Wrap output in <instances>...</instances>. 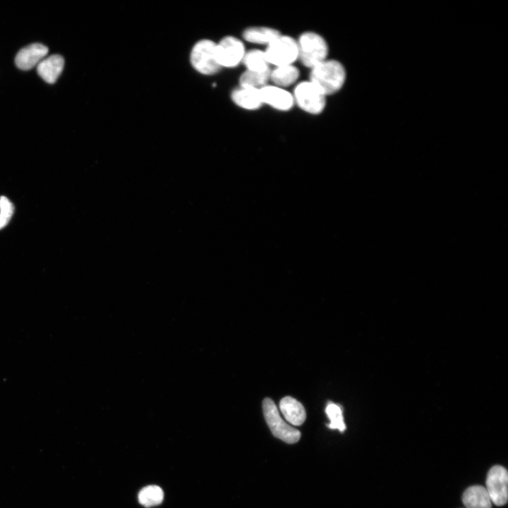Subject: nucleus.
I'll return each mask as SVG.
<instances>
[{"label":"nucleus","mask_w":508,"mask_h":508,"mask_svg":"<svg viewBox=\"0 0 508 508\" xmlns=\"http://www.w3.org/2000/svg\"><path fill=\"white\" fill-rule=\"evenodd\" d=\"M311 69L310 81L325 96L339 91L344 83L345 69L337 61L325 60Z\"/></svg>","instance_id":"1"},{"label":"nucleus","mask_w":508,"mask_h":508,"mask_svg":"<svg viewBox=\"0 0 508 508\" xmlns=\"http://www.w3.org/2000/svg\"><path fill=\"white\" fill-rule=\"evenodd\" d=\"M298 58L302 64L308 68L326 60L328 53L327 44L320 35L313 32L303 33L297 42Z\"/></svg>","instance_id":"2"},{"label":"nucleus","mask_w":508,"mask_h":508,"mask_svg":"<svg viewBox=\"0 0 508 508\" xmlns=\"http://www.w3.org/2000/svg\"><path fill=\"white\" fill-rule=\"evenodd\" d=\"M262 410L265 421L272 435L287 444H295L301 438V433L286 423L280 416L274 402L270 398L262 401Z\"/></svg>","instance_id":"3"},{"label":"nucleus","mask_w":508,"mask_h":508,"mask_svg":"<svg viewBox=\"0 0 508 508\" xmlns=\"http://www.w3.org/2000/svg\"><path fill=\"white\" fill-rule=\"evenodd\" d=\"M264 52L268 64L277 67L292 65L298 58L297 42L289 36L281 35L267 45Z\"/></svg>","instance_id":"4"},{"label":"nucleus","mask_w":508,"mask_h":508,"mask_svg":"<svg viewBox=\"0 0 508 508\" xmlns=\"http://www.w3.org/2000/svg\"><path fill=\"white\" fill-rule=\"evenodd\" d=\"M192 66L202 74L210 75L221 68L217 58V44L210 40L198 42L190 54Z\"/></svg>","instance_id":"5"},{"label":"nucleus","mask_w":508,"mask_h":508,"mask_svg":"<svg viewBox=\"0 0 508 508\" xmlns=\"http://www.w3.org/2000/svg\"><path fill=\"white\" fill-rule=\"evenodd\" d=\"M294 99L303 111L313 114L321 113L325 107V95L310 81L296 85Z\"/></svg>","instance_id":"6"},{"label":"nucleus","mask_w":508,"mask_h":508,"mask_svg":"<svg viewBox=\"0 0 508 508\" xmlns=\"http://www.w3.org/2000/svg\"><path fill=\"white\" fill-rule=\"evenodd\" d=\"M485 489L492 503L497 506L506 504L508 497V473L505 468L495 466L489 470Z\"/></svg>","instance_id":"7"},{"label":"nucleus","mask_w":508,"mask_h":508,"mask_svg":"<svg viewBox=\"0 0 508 508\" xmlns=\"http://www.w3.org/2000/svg\"><path fill=\"white\" fill-rule=\"evenodd\" d=\"M245 53L243 42L234 37L227 36L217 44V58L221 67L237 66L243 61Z\"/></svg>","instance_id":"8"},{"label":"nucleus","mask_w":508,"mask_h":508,"mask_svg":"<svg viewBox=\"0 0 508 508\" xmlns=\"http://www.w3.org/2000/svg\"><path fill=\"white\" fill-rule=\"evenodd\" d=\"M261 99L263 103L280 110H289L294 102L293 95L278 86L265 85L260 89Z\"/></svg>","instance_id":"9"},{"label":"nucleus","mask_w":508,"mask_h":508,"mask_svg":"<svg viewBox=\"0 0 508 508\" xmlns=\"http://www.w3.org/2000/svg\"><path fill=\"white\" fill-rule=\"evenodd\" d=\"M47 53L48 48L45 45L40 43L31 44L18 52L15 64L18 68L28 71L37 66Z\"/></svg>","instance_id":"10"},{"label":"nucleus","mask_w":508,"mask_h":508,"mask_svg":"<svg viewBox=\"0 0 508 508\" xmlns=\"http://www.w3.org/2000/svg\"><path fill=\"white\" fill-rule=\"evenodd\" d=\"M64 66L63 56L53 54L43 59L37 66V72L42 79L49 84L54 83L61 75Z\"/></svg>","instance_id":"11"},{"label":"nucleus","mask_w":508,"mask_h":508,"mask_svg":"<svg viewBox=\"0 0 508 508\" xmlns=\"http://www.w3.org/2000/svg\"><path fill=\"white\" fill-rule=\"evenodd\" d=\"M231 99L236 105L248 110L257 109L262 104L260 89L253 87L236 88L231 93Z\"/></svg>","instance_id":"12"},{"label":"nucleus","mask_w":508,"mask_h":508,"mask_svg":"<svg viewBox=\"0 0 508 508\" xmlns=\"http://www.w3.org/2000/svg\"><path fill=\"white\" fill-rule=\"evenodd\" d=\"M279 409L285 419L291 425L299 426L306 418V410L301 402L291 397H285L279 402Z\"/></svg>","instance_id":"13"},{"label":"nucleus","mask_w":508,"mask_h":508,"mask_svg":"<svg viewBox=\"0 0 508 508\" xmlns=\"http://www.w3.org/2000/svg\"><path fill=\"white\" fill-rule=\"evenodd\" d=\"M466 508H491L492 501L485 487L473 485L468 488L462 495Z\"/></svg>","instance_id":"14"},{"label":"nucleus","mask_w":508,"mask_h":508,"mask_svg":"<svg viewBox=\"0 0 508 508\" xmlns=\"http://www.w3.org/2000/svg\"><path fill=\"white\" fill-rule=\"evenodd\" d=\"M280 35L278 30L265 27H253L244 30L243 37L250 42L269 44Z\"/></svg>","instance_id":"15"},{"label":"nucleus","mask_w":508,"mask_h":508,"mask_svg":"<svg viewBox=\"0 0 508 508\" xmlns=\"http://www.w3.org/2000/svg\"><path fill=\"white\" fill-rule=\"evenodd\" d=\"M298 76L299 71L293 65L277 66L270 71V79L280 87L293 84L296 81Z\"/></svg>","instance_id":"16"},{"label":"nucleus","mask_w":508,"mask_h":508,"mask_svg":"<svg viewBox=\"0 0 508 508\" xmlns=\"http://www.w3.org/2000/svg\"><path fill=\"white\" fill-rule=\"evenodd\" d=\"M242 61L248 71L264 72L270 70L265 52L261 50L253 49L245 53Z\"/></svg>","instance_id":"17"},{"label":"nucleus","mask_w":508,"mask_h":508,"mask_svg":"<svg viewBox=\"0 0 508 508\" xmlns=\"http://www.w3.org/2000/svg\"><path fill=\"white\" fill-rule=\"evenodd\" d=\"M270 79V70L256 72L246 70L240 77L241 86L260 89Z\"/></svg>","instance_id":"18"},{"label":"nucleus","mask_w":508,"mask_h":508,"mask_svg":"<svg viewBox=\"0 0 508 508\" xmlns=\"http://www.w3.org/2000/svg\"><path fill=\"white\" fill-rule=\"evenodd\" d=\"M164 498V492L157 485H148L143 488L138 494L139 502L149 507L159 504Z\"/></svg>","instance_id":"19"},{"label":"nucleus","mask_w":508,"mask_h":508,"mask_svg":"<svg viewBox=\"0 0 508 508\" xmlns=\"http://www.w3.org/2000/svg\"><path fill=\"white\" fill-rule=\"evenodd\" d=\"M325 412L330 420L328 427L333 430L337 429L341 433H343L346 429V425L344 422L341 407L336 404L329 402L326 406Z\"/></svg>","instance_id":"20"},{"label":"nucleus","mask_w":508,"mask_h":508,"mask_svg":"<svg viewBox=\"0 0 508 508\" xmlns=\"http://www.w3.org/2000/svg\"><path fill=\"white\" fill-rule=\"evenodd\" d=\"M13 213L12 202L5 196L0 197V229L7 225Z\"/></svg>","instance_id":"21"}]
</instances>
